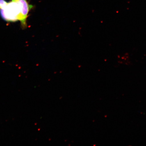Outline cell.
I'll use <instances>...</instances> for the list:
<instances>
[{"label":"cell","instance_id":"obj_2","mask_svg":"<svg viewBox=\"0 0 146 146\" xmlns=\"http://www.w3.org/2000/svg\"><path fill=\"white\" fill-rule=\"evenodd\" d=\"M21 6V17L19 21L23 27L27 25L26 20L27 15L31 9L33 8L32 5L29 4L27 0H19Z\"/></svg>","mask_w":146,"mask_h":146},{"label":"cell","instance_id":"obj_1","mask_svg":"<svg viewBox=\"0 0 146 146\" xmlns=\"http://www.w3.org/2000/svg\"><path fill=\"white\" fill-rule=\"evenodd\" d=\"M21 12V6L19 0H12L7 3L4 9H0L1 17L8 21H19Z\"/></svg>","mask_w":146,"mask_h":146},{"label":"cell","instance_id":"obj_3","mask_svg":"<svg viewBox=\"0 0 146 146\" xmlns=\"http://www.w3.org/2000/svg\"><path fill=\"white\" fill-rule=\"evenodd\" d=\"M7 3L4 0H0V9H4L7 5Z\"/></svg>","mask_w":146,"mask_h":146}]
</instances>
